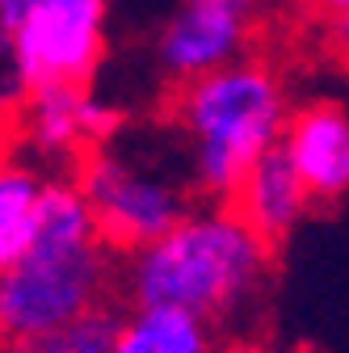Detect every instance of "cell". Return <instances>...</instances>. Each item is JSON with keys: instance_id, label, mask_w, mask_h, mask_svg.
Here are the masks:
<instances>
[{"instance_id": "2e32d148", "label": "cell", "mask_w": 349, "mask_h": 353, "mask_svg": "<svg viewBox=\"0 0 349 353\" xmlns=\"http://www.w3.org/2000/svg\"><path fill=\"white\" fill-rule=\"evenodd\" d=\"M228 5H257V0H228Z\"/></svg>"}, {"instance_id": "5b68a950", "label": "cell", "mask_w": 349, "mask_h": 353, "mask_svg": "<svg viewBox=\"0 0 349 353\" xmlns=\"http://www.w3.org/2000/svg\"><path fill=\"white\" fill-rule=\"evenodd\" d=\"M110 0H34L17 30V63L26 88L89 84L106 55Z\"/></svg>"}, {"instance_id": "6da1fadb", "label": "cell", "mask_w": 349, "mask_h": 353, "mask_svg": "<svg viewBox=\"0 0 349 353\" xmlns=\"http://www.w3.org/2000/svg\"><path fill=\"white\" fill-rule=\"evenodd\" d=\"M106 240L72 181H47L34 248L0 274V345L55 336L97 307L106 290Z\"/></svg>"}, {"instance_id": "30bf717a", "label": "cell", "mask_w": 349, "mask_h": 353, "mask_svg": "<svg viewBox=\"0 0 349 353\" xmlns=\"http://www.w3.org/2000/svg\"><path fill=\"white\" fill-rule=\"evenodd\" d=\"M198 312L168 303H143L135 307L114 341V353H210L215 336Z\"/></svg>"}, {"instance_id": "7a4b0ae2", "label": "cell", "mask_w": 349, "mask_h": 353, "mask_svg": "<svg viewBox=\"0 0 349 353\" xmlns=\"http://www.w3.org/2000/svg\"><path fill=\"white\" fill-rule=\"evenodd\" d=\"M270 252L274 244L232 202H215L130 252L126 286L139 307L168 303L202 320H223L270 278Z\"/></svg>"}, {"instance_id": "ba28073f", "label": "cell", "mask_w": 349, "mask_h": 353, "mask_svg": "<svg viewBox=\"0 0 349 353\" xmlns=\"http://www.w3.org/2000/svg\"><path fill=\"white\" fill-rule=\"evenodd\" d=\"M232 206L270 244H282L299 228V219L308 214L312 194H308V185H303V176H299L290 152L282 143H274L266 156L248 168V176H244V185L236 190Z\"/></svg>"}, {"instance_id": "4fadbf2b", "label": "cell", "mask_w": 349, "mask_h": 353, "mask_svg": "<svg viewBox=\"0 0 349 353\" xmlns=\"http://www.w3.org/2000/svg\"><path fill=\"white\" fill-rule=\"evenodd\" d=\"M118 320L110 312H101V307H93V312H84L76 324H68L63 332L51 336L55 353H114V341H118Z\"/></svg>"}, {"instance_id": "3957f363", "label": "cell", "mask_w": 349, "mask_h": 353, "mask_svg": "<svg viewBox=\"0 0 349 353\" xmlns=\"http://www.w3.org/2000/svg\"><path fill=\"white\" fill-rule=\"evenodd\" d=\"M172 114L190 139L194 190L210 202H232L248 168L282 143L290 105L282 76L266 59L244 55L181 84Z\"/></svg>"}, {"instance_id": "8fae6325", "label": "cell", "mask_w": 349, "mask_h": 353, "mask_svg": "<svg viewBox=\"0 0 349 353\" xmlns=\"http://www.w3.org/2000/svg\"><path fill=\"white\" fill-rule=\"evenodd\" d=\"M42 194H47V176L26 164L0 160V274L34 248Z\"/></svg>"}, {"instance_id": "52a82bcc", "label": "cell", "mask_w": 349, "mask_h": 353, "mask_svg": "<svg viewBox=\"0 0 349 353\" xmlns=\"http://www.w3.org/2000/svg\"><path fill=\"white\" fill-rule=\"evenodd\" d=\"M282 148L290 152L312 202H337L349 194V105L316 97L290 110Z\"/></svg>"}, {"instance_id": "277c9868", "label": "cell", "mask_w": 349, "mask_h": 353, "mask_svg": "<svg viewBox=\"0 0 349 353\" xmlns=\"http://www.w3.org/2000/svg\"><path fill=\"white\" fill-rule=\"evenodd\" d=\"M76 185L84 190V198L97 214V232L106 248L135 252L160 240L168 228H177L190 214L186 194L172 181H164L148 168H135L126 156L110 148H93L80 156Z\"/></svg>"}, {"instance_id": "9c48e42d", "label": "cell", "mask_w": 349, "mask_h": 353, "mask_svg": "<svg viewBox=\"0 0 349 353\" xmlns=\"http://www.w3.org/2000/svg\"><path fill=\"white\" fill-rule=\"evenodd\" d=\"M84 97H89V84H47L34 88L21 105V126L26 139L55 160H72L89 152L84 139Z\"/></svg>"}, {"instance_id": "7c38bea8", "label": "cell", "mask_w": 349, "mask_h": 353, "mask_svg": "<svg viewBox=\"0 0 349 353\" xmlns=\"http://www.w3.org/2000/svg\"><path fill=\"white\" fill-rule=\"evenodd\" d=\"M34 0H0V118L26 105L30 88L17 63V30L26 21Z\"/></svg>"}, {"instance_id": "9a60e30c", "label": "cell", "mask_w": 349, "mask_h": 353, "mask_svg": "<svg viewBox=\"0 0 349 353\" xmlns=\"http://www.w3.org/2000/svg\"><path fill=\"white\" fill-rule=\"evenodd\" d=\"M303 9L308 13H316L324 26L332 21V17H341V13H349V0H303Z\"/></svg>"}, {"instance_id": "5bb4252c", "label": "cell", "mask_w": 349, "mask_h": 353, "mask_svg": "<svg viewBox=\"0 0 349 353\" xmlns=\"http://www.w3.org/2000/svg\"><path fill=\"white\" fill-rule=\"evenodd\" d=\"M328 38H332V51L349 63V13H341V17L328 21Z\"/></svg>"}, {"instance_id": "8992f818", "label": "cell", "mask_w": 349, "mask_h": 353, "mask_svg": "<svg viewBox=\"0 0 349 353\" xmlns=\"http://www.w3.org/2000/svg\"><path fill=\"white\" fill-rule=\"evenodd\" d=\"M257 26V5L228 0H181L156 38V63L172 84H190L215 68H228L248 55Z\"/></svg>"}]
</instances>
